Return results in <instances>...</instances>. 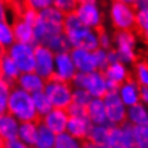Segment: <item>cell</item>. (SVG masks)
<instances>
[{
    "label": "cell",
    "mask_w": 148,
    "mask_h": 148,
    "mask_svg": "<svg viewBox=\"0 0 148 148\" xmlns=\"http://www.w3.org/2000/svg\"><path fill=\"white\" fill-rule=\"evenodd\" d=\"M106 106L107 121L109 125H118L125 122L127 117V106L122 102L117 90H108L103 97Z\"/></svg>",
    "instance_id": "9"
},
{
    "label": "cell",
    "mask_w": 148,
    "mask_h": 148,
    "mask_svg": "<svg viewBox=\"0 0 148 148\" xmlns=\"http://www.w3.org/2000/svg\"><path fill=\"white\" fill-rule=\"evenodd\" d=\"M125 122L133 127L148 124V106H146L142 102H138L133 106L127 107Z\"/></svg>",
    "instance_id": "21"
},
{
    "label": "cell",
    "mask_w": 148,
    "mask_h": 148,
    "mask_svg": "<svg viewBox=\"0 0 148 148\" xmlns=\"http://www.w3.org/2000/svg\"><path fill=\"white\" fill-rule=\"evenodd\" d=\"M86 114L92 124H108L103 98H92L86 107Z\"/></svg>",
    "instance_id": "20"
},
{
    "label": "cell",
    "mask_w": 148,
    "mask_h": 148,
    "mask_svg": "<svg viewBox=\"0 0 148 148\" xmlns=\"http://www.w3.org/2000/svg\"><path fill=\"white\" fill-rule=\"evenodd\" d=\"M5 18H6V6L0 0V20H5Z\"/></svg>",
    "instance_id": "46"
},
{
    "label": "cell",
    "mask_w": 148,
    "mask_h": 148,
    "mask_svg": "<svg viewBox=\"0 0 148 148\" xmlns=\"http://www.w3.org/2000/svg\"><path fill=\"white\" fill-rule=\"evenodd\" d=\"M92 128V122L87 114L84 116H69L68 124H66V132L79 139H87L89 131Z\"/></svg>",
    "instance_id": "18"
},
{
    "label": "cell",
    "mask_w": 148,
    "mask_h": 148,
    "mask_svg": "<svg viewBox=\"0 0 148 148\" xmlns=\"http://www.w3.org/2000/svg\"><path fill=\"white\" fill-rule=\"evenodd\" d=\"M8 113L15 117L19 122L36 121L38 114L33 104V97L29 92L14 87L9 92L8 97Z\"/></svg>",
    "instance_id": "3"
},
{
    "label": "cell",
    "mask_w": 148,
    "mask_h": 148,
    "mask_svg": "<svg viewBox=\"0 0 148 148\" xmlns=\"http://www.w3.org/2000/svg\"><path fill=\"white\" fill-rule=\"evenodd\" d=\"M53 6L66 15L75 12L78 6V0H53Z\"/></svg>",
    "instance_id": "37"
},
{
    "label": "cell",
    "mask_w": 148,
    "mask_h": 148,
    "mask_svg": "<svg viewBox=\"0 0 148 148\" xmlns=\"http://www.w3.org/2000/svg\"><path fill=\"white\" fill-rule=\"evenodd\" d=\"M108 147L114 148H134L133 125L127 122L118 125H110Z\"/></svg>",
    "instance_id": "12"
},
{
    "label": "cell",
    "mask_w": 148,
    "mask_h": 148,
    "mask_svg": "<svg viewBox=\"0 0 148 148\" xmlns=\"http://www.w3.org/2000/svg\"><path fill=\"white\" fill-rule=\"evenodd\" d=\"M43 45L48 47L50 50H53L55 54L57 53H62V51H69L72 49L69 44V40L66 38V35L63 33H59V34H55V35H51L50 38H48L45 40V43Z\"/></svg>",
    "instance_id": "28"
},
{
    "label": "cell",
    "mask_w": 148,
    "mask_h": 148,
    "mask_svg": "<svg viewBox=\"0 0 148 148\" xmlns=\"http://www.w3.org/2000/svg\"><path fill=\"white\" fill-rule=\"evenodd\" d=\"M34 49L35 45L32 43H20L14 42L8 49V54L15 62L20 73L33 72L35 65L34 60Z\"/></svg>",
    "instance_id": "8"
},
{
    "label": "cell",
    "mask_w": 148,
    "mask_h": 148,
    "mask_svg": "<svg viewBox=\"0 0 148 148\" xmlns=\"http://www.w3.org/2000/svg\"><path fill=\"white\" fill-rule=\"evenodd\" d=\"M24 3L27 6L38 10V12L53 5V0H24Z\"/></svg>",
    "instance_id": "40"
},
{
    "label": "cell",
    "mask_w": 148,
    "mask_h": 148,
    "mask_svg": "<svg viewBox=\"0 0 148 148\" xmlns=\"http://www.w3.org/2000/svg\"><path fill=\"white\" fill-rule=\"evenodd\" d=\"M68 119H69V114L66 112V109L54 108L53 107L49 112L42 117V123L49 128L51 132H54L55 134H59V133L66 131Z\"/></svg>",
    "instance_id": "15"
},
{
    "label": "cell",
    "mask_w": 148,
    "mask_h": 148,
    "mask_svg": "<svg viewBox=\"0 0 148 148\" xmlns=\"http://www.w3.org/2000/svg\"><path fill=\"white\" fill-rule=\"evenodd\" d=\"M98 43L99 48L109 50L113 48V35L104 29H98Z\"/></svg>",
    "instance_id": "39"
},
{
    "label": "cell",
    "mask_w": 148,
    "mask_h": 148,
    "mask_svg": "<svg viewBox=\"0 0 148 148\" xmlns=\"http://www.w3.org/2000/svg\"><path fill=\"white\" fill-rule=\"evenodd\" d=\"M93 55H94L95 64H97V69L98 70H104L106 66L109 64L108 50L102 49V48H97L95 50H93Z\"/></svg>",
    "instance_id": "38"
},
{
    "label": "cell",
    "mask_w": 148,
    "mask_h": 148,
    "mask_svg": "<svg viewBox=\"0 0 148 148\" xmlns=\"http://www.w3.org/2000/svg\"><path fill=\"white\" fill-rule=\"evenodd\" d=\"M63 32L69 40L72 48H83L87 50H95L99 48L98 30L86 27L74 13L66 14L63 23Z\"/></svg>",
    "instance_id": "1"
},
{
    "label": "cell",
    "mask_w": 148,
    "mask_h": 148,
    "mask_svg": "<svg viewBox=\"0 0 148 148\" xmlns=\"http://www.w3.org/2000/svg\"><path fill=\"white\" fill-rule=\"evenodd\" d=\"M133 79L140 87L148 86V64L144 60H137L133 64Z\"/></svg>",
    "instance_id": "32"
},
{
    "label": "cell",
    "mask_w": 148,
    "mask_h": 148,
    "mask_svg": "<svg viewBox=\"0 0 148 148\" xmlns=\"http://www.w3.org/2000/svg\"><path fill=\"white\" fill-rule=\"evenodd\" d=\"M83 140L72 136L68 132L59 133L55 137V144L54 148H82Z\"/></svg>",
    "instance_id": "31"
},
{
    "label": "cell",
    "mask_w": 148,
    "mask_h": 148,
    "mask_svg": "<svg viewBox=\"0 0 148 148\" xmlns=\"http://www.w3.org/2000/svg\"><path fill=\"white\" fill-rule=\"evenodd\" d=\"M73 87L83 88L93 98H103L109 90L108 82L103 70H93L89 73H77L72 80Z\"/></svg>",
    "instance_id": "5"
},
{
    "label": "cell",
    "mask_w": 148,
    "mask_h": 148,
    "mask_svg": "<svg viewBox=\"0 0 148 148\" xmlns=\"http://www.w3.org/2000/svg\"><path fill=\"white\" fill-rule=\"evenodd\" d=\"M4 148H30V147L27 146V144H25L24 142H21V140L16 137V138L5 140Z\"/></svg>",
    "instance_id": "42"
},
{
    "label": "cell",
    "mask_w": 148,
    "mask_h": 148,
    "mask_svg": "<svg viewBox=\"0 0 148 148\" xmlns=\"http://www.w3.org/2000/svg\"><path fill=\"white\" fill-rule=\"evenodd\" d=\"M109 124H92V128L88 134V139L93 140L102 148L108 147V139H109Z\"/></svg>",
    "instance_id": "26"
},
{
    "label": "cell",
    "mask_w": 148,
    "mask_h": 148,
    "mask_svg": "<svg viewBox=\"0 0 148 148\" xmlns=\"http://www.w3.org/2000/svg\"><path fill=\"white\" fill-rule=\"evenodd\" d=\"M64 14L53 5L39 12L38 19L34 28V39L36 44H44L48 38L51 35L63 33V23H64Z\"/></svg>",
    "instance_id": "2"
},
{
    "label": "cell",
    "mask_w": 148,
    "mask_h": 148,
    "mask_svg": "<svg viewBox=\"0 0 148 148\" xmlns=\"http://www.w3.org/2000/svg\"><path fill=\"white\" fill-rule=\"evenodd\" d=\"M14 42L13 27L6 20H0V47L8 49Z\"/></svg>",
    "instance_id": "33"
},
{
    "label": "cell",
    "mask_w": 148,
    "mask_h": 148,
    "mask_svg": "<svg viewBox=\"0 0 148 148\" xmlns=\"http://www.w3.org/2000/svg\"><path fill=\"white\" fill-rule=\"evenodd\" d=\"M134 148H148V124L133 127Z\"/></svg>",
    "instance_id": "34"
},
{
    "label": "cell",
    "mask_w": 148,
    "mask_h": 148,
    "mask_svg": "<svg viewBox=\"0 0 148 148\" xmlns=\"http://www.w3.org/2000/svg\"><path fill=\"white\" fill-rule=\"evenodd\" d=\"M136 28L138 32L142 33L148 32V3H140L137 1L136 4Z\"/></svg>",
    "instance_id": "30"
},
{
    "label": "cell",
    "mask_w": 148,
    "mask_h": 148,
    "mask_svg": "<svg viewBox=\"0 0 148 148\" xmlns=\"http://www.w3.org/2000/svg\"><path fill=\"white\" fill-rule=\"evenodd\" d=\"M10 89V83L0 77V114L8 110V97Z\"/></svg>",
    "instance_id": "36"
},
{
    "label": "cell",
    "mask_w": 148,
    "mask_h": 148,
    "mask_svg": "<svg viewBox=\"0 0 148 148\" xmlns=\"http://www.w3.org/2000/svg\"><path fill=\"white\" fill-rule=\"evenodd\" d=\"M108 60L109 63H113V62H121L119 60V57H118V54H117V51L113 49H109L108 50Z\"/></svg>",
    "instance_id": "44"
},
{
    "label": "cell",
    "mask_w": 148,
    "mask_h": 148,
    "mask_svg": "<svg viewBox=\"0 0 148 148\" xmlns=\"http://www.w3.org/2000/svg\"><path fill=\"white\" fill-rule=\"evenodd\" d=\"M109 20L116 30H134L136 29V6L122 1L112 0L109 5Z\"/></svg>",
    "instance_id": "6"
},
{
    "label": "cell",
    "mask_w": 148,
    "mask_h": 148,
    "mask_svg": "<svg viewBox=\"0 0 148 148\" xmlns=\"http://www.w3.org/2000/svg\"><path fill=\"white\" fill-rule=\"evenodd\" d=\"M137 1H140V3H148V0H137Z\"/></svg>",
    "instance_id": "52"
},
{
    "label": "cell",
    "mask_w": 148,
    "mask_h": 148,
    "mask_svg": "<svg viewBox=\"0 0 148 148\" xmlns=\"http://www.w3.org/2000/svg\"><path fill=\"white\" fill-rule=\"evenodd\" d=\"M36 132H38V123L35 121L30 122H20L18 129V138L24 142L29 147H34Z\"/></svg>",
    "instance_id": "25"
},
{
    "label": "cell",
    "mask_w": 148,
    "mask_h": 148,
    "mask_svg": "<svg viewBox=\"0 0 148 148\" xmlns=\"http://www.w3.org/2000/svg\"><path fill=\"white\" fill-rule=\"evenodd\" d=\"M106 148H114V147H106Z\"/></svg>",
    "instance_id": "53"
},
{
    "label": "cell",
    "mask_w": 148,
    "mask_h": 148,
    "mask_svg": "<svg viewBox=\"0 0 148 148\" xmlns=\"http://www.w3.org/2000/svg\"><path fill=\"white\" fill-rule=\"evenodd\" d=\"M19 75H20V70L15 64V62L8 54H4L0 58V77L12 84L16 82Z\"/></svg>",
    "instance_id": "24"
},
{
    "label": "cell",
    "mask_w": 148,
    "mask_h": 148,
    "mask_svg": "<svg viewBox=\"0 0 148 148\" xmlns=\"http://www.w3.org/2000/svg\"><path fill=\"white\" fill-rule=\"evenodd\" d=\"M19 124L20 122L10 113H1L0 114V137L4 140L16 138Z\"/></svg>",
    "instance_id": "22"
},
{
    "label": "cell",
    "mask_w": 148,
    "mask_h": 148,
    "mask_svg": "<svg viewBox=\"0 0 148 148\" xmlns=\"http://www.w3.org/2000/svg\"><path fill=\"white\" fill-rule=\"evenodd\" d=\"M4 143H5V140L0 137V148H4Z\"/></svg>",
    "instance_id": "50"
},
{
    "label": "cell",
    "mask_w": 148,
    "mask_h": 148,
    "mask_svg": "<svg viewBox=\"0 0 148 148\" xmlns=\"http://www.w3.org/2000/svg\"><path fill=\"white\" fill-rule=\"evenodd\" d=\"M74 14L86 27L95 29V30L101 29L103 23V14L99 5L97 4V0L78 3Z\"/></svg>",
    "instance_id": "10"
},
{
    "label": "cell",
    "mask_w": 148,
    "mask_h": 148,
    "mask_svg": "<svg viewBox=\"0 0 148 148\" xmlns=\"http://www.w3.org/2000/svg\"><path fill=\"white\" fill-rule=\"evenodd\" d=\"M44 92L48 95L54 108L66 109L72 103L73 87L69 82H63L57 78H50L45 82Z\"/></svg>",
    "instance_id": "7"
},
{
    "label": "cell",
    "mask_w": 148,
    "mask_h": 148,
    "mask_svg": "<svg viewBox=\"0 0 148 148\" xmlns=\"http://www.w3.org/2000/svg\"><path fill=\"white\" fill-rule=\"evenodd\" d=\"M12 27H13V33H14V39H15V42L32 43V44L35 43L34 28H33V25L28 24L27 21L16 18Z\"/></svg>",
    "instance_id": "23"
},
{
    "label": "cell",
    "mask_w": 148,
    "mask_h": 148,
    "mask_svg": "<svg viewBox=\"0 0 148 148\" xmlns=\"http://www.w3.org/2000/svg\"><path fill=\"white\" fill-rule=\"evenodd\" d=\"M54 59L55 53L43 44H36L34 49V72H36L45 80L54 75Z\"/></svg>",
    "instance_id": "11"
},
{
    "label": "cell",
    "mask_w": 148,
    "mask_h": 148,
    "mask_svg": "<svg viewBox=\"0 0 148 148\" xmlns=\"http://www.w3.org/2000/svg\"><path fill=\"white\" fill-rule=\"evenodd\" d=\"M70 55H72V59L78 73H89L93 70H98L94 60L93 50H87L83 48H72Z\"/></svg>",
    "instance_id": "16"
},
{
    "label": "cell",
    "mask_w": 148,
    "mask_h": 148,
    "mask_svg": "<svg viewBox=\"0 0 148 148\" xmlns=\"http://www.w3.org/2000/svg\"><path fill=\"white\" fill-rule=\"evenodd\" d=\"M47 80L42 78L36 72H25V73H20L19 78L16 79V86L21 88V89L29 92L30 94L36 93L39 90L44 89Z\"/></svg>",
    "instance_id": "19"
},
{
    "label": "cell",
    "mask_w": 148,
    "mask_h": 148,
    "mask_svg": "<svg viewBox=\"0 0 148 148\" xmlns=\"http://www.w3.org/2000/svg\"><path fill=\"white\" fill-rule=\"evenodd\" d=\"M113 49L119 60L133 65L138 60V38L133 30H116L113 34Z\"/></svg>",
    "instance_id": "4"
},
{
    "label": "cell",
    "mask_w": 148,
    "mask_h": 148,
    "mask_svg": "<svg viewBox=\"0 0 148 148\" xmlns=\"http://www.w3.org/2000/svg\"><path fill=\"white\" fill-rule=\"evenodd\" d=\"M55 137H57V134L54 132H51L43 123H39L34 147L35 148H54Z\"/></svg>",
    "instance_id": "27"
},
{
    "label": "cell",
    "mask_w": 148,
    "mask_h": 148,
    "mask_svg": "<svg viewBox=\"0 0 148 148\" xmlns=\"http://www.w3.org/2000/svg\"><path fill=\"white\" fill-rule=\"evenodd\" d=\"M82 148H102L101 146H98L97 143H94L93 140L90 139H84L83 140V144H82Z\"/></svg>",
    "instance_id": "45"
},
{
    "label": "cell",
    "mask_w": 148,
    "mask_h": 148,
    "mask_svg": "<svg viewBox=\"0 0 148 148\" xmlns=\"http://www.w3.org/2000/svg\"><path fill=\"white\" fill-rule=\"evenodd\" d=\"M143 60H144V62H146V63H147V64H148V50L146 51V53H144V57H143Z\"/></svg>",
    "instance_id": "49"
},
{
    "label": "cell",
    "mask_w": 148,
    "mask_h": 148,
    "mask_svg": "<svg viewBox=\"0 0 148 148\" xmlns=\"http://www.w3.org/2000/svg\"><path fill=\"white\" fill-rule=\"evenodd\" d=\"M92 98H93V97H92V95L88 93L86 89H83V88H78V87H73L72 103H74V104H78V106H82V107H87Z\"/></svg>",
    "instance_id": "35"
},
{
    "label": "cell",
    "mask_w": 148,
    "mask_h": 148,
    "mask_svg": "<svg viewBox=\"0 0 148 148\" xmlns=\"http://www.w3.org/2000/svg\"><path fill=\"white\" fill-rule=\"evenodd\" d=\"M142 36H143V40H144V43L148 45V32L146 33H142Z\"/></svg>",
    "instance_id": "48"
},
{
    "label": "cell",
    "mask_w": 148,
    "mask_h": 148,
    "mask_svg": "<svg viewBox=\"0 0 148 148\" xmlns=\"http://www.w3.org/2000/svg\"><path fill=\"white\" fill-rule=\"evenodd\" d=\"M140 102L148 106V86L140 87Z\"/></svg>",
    "instance_id": "43"
},
{
    "label": "cell",
    "mask_w": 148,
    "mask_h": 148,
    "mask_svg": "<svg viewBox=\"0 0 148 148\" xmlns=\"http://www.w3.org/2000/svg\"><path fill=\"white\" fill-rule=\"evenodd\" d=\"M32 97H33V104H34V108L36 110L38 117H43L44 114L48 113L53 108L49 98H48V95L45 94L44 90H39L36 93H33Z\"/></svg>",
    "instance_id": "29"
},
{
    "label": "cell",
    "mask_w": 148,
    "mask_h": 148,
    "mask_svg": "<svg viewBox=\"0 0 148 148\" xmlns=\"http://www.w3.org/2000/svg\"><path fill=\"white\" fill-rule=\"evenodd\" d=\"M4 48H1V47H0V58H1L3 57V55H4Z\"/></svg>",
    "instance_id": "51"
},
{
    "label": "cell",
    "mask_w": 148,
    "mask_h": 148,
    "mask_svg": "<svg viewBox=\"0 0 148 148\" xmlns=\"http://www.w3.org/2000/svg\"><path fill=\"white\" fill-rule=\"evenodd\" d=\"M117 93L127 107L140 102V86L133 78H128L117 87Z\"/></svg>",
    "instance_id": "17"
},
{
    "label": "cell",
    "mask_w": 148,
    "mask_h": 148,
    "mask_svg": "<svg viewBox=\"0 0 148 148\" xmlns=\"http://www.w3.org/2000/svg\"><path fill=\"white\" fill-rule=\"evenodd\" d=\"M107 82H108L109 90L117 89V87L122 84L124 80L131 78V70H129V65L124 64L123 62H113L109 63L103 70Z\"/></svg>",
    "instance_id": "14"
},
{
    "label": "cell",
    "mask_w": 148,
    "mask_h": 148,
    "mask_svg": "<svg viewBox=\"0 0 148 148\" xmlns=\"http://www.w3.org/2000/svg\"><path fill=\"white\" fill-rule=\"evenodd\" d=\"M117 1H122V3H125V4L134 5L136 3H137V0H117Z\"/></svg>",
    "instance_id": "47"
},
{
    "label": "cell",
    "mask_w": 148,
    "mask_h": 148,
    "mask_svg": "<svg viewBox=\"0 0 148 148\" xmlns=\"http://www.w3.org/2000/svg\"><path fill=\"white\" fill-rule=\"evenodd\" d=\"M77 72V68L74 65V62L69 51H62L55 54L54 59V75L53 78H57L63 82L72 83Z\"/></svg>",
    "instance_id": "13"
},
{
    "label": "cell",
    "mask_w": 148,
    "mask_h": 148,
    "mask_svg": "<svg viewBox=\"0 0 148 148\" xmlns=\"http://www.w3.org/2000/svg\"><path fill=\"white\" fill-rule=\"evenodd\" d=\"M66 112H68L69 116H84L86 114V107L70 103V106L66 108Z\"/></svg>",
    "instance_id": "41"
}]
</instances>
